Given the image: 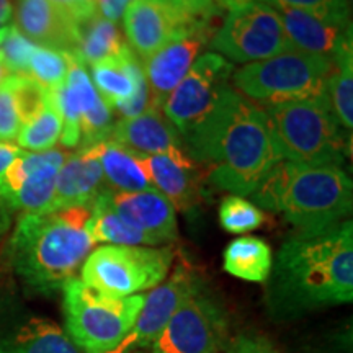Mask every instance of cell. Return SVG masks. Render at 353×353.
I'll return each mask as SVG.
<instances>
[{"label":"cell","mask_w":353,"mask_h":353,"mask_svg":"<svg viewBox=\"0 0 353 353\" xmlns=\"http://www.w3.org/2000/svg\"><path fill=\"white\" fill-rule=\"evenodd\" d=\"M169 2L200 20H211L216 15L214 0H169Z\"/></svg>","instance_id":"40"},{"label":"cell","mask_w":353,"mask_h":353,"mask_svg":"<svg viewBox=\"0 0 353 353\" xmlns=\"http://www.w3.org/2000/svg\"><path fill=\"white\" fill-rule=\"evenodd\" d=\"M216 54L234 63L252 64L293 50L280 13L259 2L229 7L224 23L211 39Z\"/></svg>","instance_id":"9"},{"label":"cell","mask_w":353,"mask_h":353,"mask_svg":"<svg viewBox=\"0 0 353 353\" xmlns=\"http://www.w3.org/2000/svg\"><path fill=\"white\" fill-rule=\"evenodd\" d=\"M52 2L63 7L65 12H69L79 25L85 23L92 17L99 15L97 0H52Z\"/></svg>","instance_id":"39"},{"label":"cell","mask_w":353,"mask_h":353,"mask_svg":"<svg viewBox=\"0 0 353 353\" xmlns=\"http://www.w3.org/2000/svg\"><path fill=\"white\" fill-rule=\"evenodd\" d=\"M21 130V118L13 92V77L7 76L0 82V143L17 139Z\"/></svg>","instance_id":"37"},{"label":"cell","mask_w":353,"mask_h":353,"mask_svg":"<svg viewBox=\"0 0 353 353\" xmlns=\"http://www.w3.org/2000/svg\"><path fill=\"white\" fill-rule=\"evenodd\" d=\"M0 353H81L65 330L46 317L26 319L0 330Z\"/></svg>","instance_id":"23"},{"label":"cell","mask_w":353,"mask_h":353,"mask_svg":"<svg viewBox=\"0 0 353 353\" xmlns=\"http://www.w3.org/2000/svg\"><path fill=\"white\" fill-rule=\"evenodd\" d=\"M21 149L10 143H0V174L12 164V161L19 156Z\"/></svg>","instance_id":"42"},{"label":"cell","mask_w":353,"mask_h":353,"mask_svg":"<svg viewBox=\"0 0 353 353\" xmlns=\"http://www.w3.org/2000/svg\"><path fill=\"white\" fill-rule=\"evenodd\" d=\"M12 224V211L0 201V239L6 236Z\"/></svg>","instance_id":"43"},{"label":"cell","mask_w":353,"mask_h":353,"mask_svg":"<svg viewBox=\"0 0 353 353\" xmlns=\"http://www.w3.org/2000/svg\"><path fill=\"white\" fill-rule=\"evenodd\" d=\"M228 341L226 312L200 285L180 303L149 348L151 353H219Z\"/></svg>","instance_id":"10"},{"label":"cell","mask_w":353,"mask_h":353,"mask_svg":"<svg viewBox=\"0 0 353 353\" xmlns=\"http://www.w3.org/2000/svg\"><path fill=\"white\" fill-rule=\"evenodd\" d=\"M249 196L265 210L283 213L298 231H312L352 213L353 183L342 167L280 161Z\"/></svg>","instance_id":"4"},{"label":"cell","mask_w":353,"mask_h":353,"mask_svg":"<svg viewBox=\"0 0 353 353\" xmlns=\"http://www.w3.org/2000/svg\"><path fill=\"white\" fill-rule=\"evenodd\" d=\"M90 68L92 79L99 87L100 97L110 108L131 99L139 83L145 79L138 56L128 44L120 54L100 61Z\"/></svg>","instance_id":"24"},{"label":"cell","mask_w":353,"mask_h":353,"mask_svg":"<svg viewBox=\"0 0 353 353\" xmlns=\"http://www.w3.org/2000/svg\"><path fill=\"white\" fill-rule=\"evenodd\" d=\"M61 132H63V118L57 112L50 92L48 103L37 117L21 126L17 141H19V148L25 151L43 152L54 148L57 141L61 139Z\"/></svg>","instance_id":"30"},{"label":"cell","mask_w":353,"mask_h":353,"mask_svg":"<svg viewBox=\"0 0 353 353\" xmlns=\"http://www.w3.org/2000/svg\"><path fill=\"white\" fill-rule=\"evenodd\" d=\"M70 56L69 52L37 46L28 61V76L48 90H54L68 77Z\"/></svg>","instance_id":"31"},{"label":"cell","mask_w":353,"mask_h":353,"mask_svg":"<svg viewBox=\"0 0 353 353\" xmlns=\"http://www.w3.org/2000/svg\"><path fill=\"white\" fill-rule=\"evenodd\" d=\"M88 216L90 208L83 206L21 214L6 257L26 288L50 296L76 278L95 245L87 232Z\"/></svg>","instance_id":"3"},{"label":"cell","mask_w":353,"mask_h":353,"mask_svg":"<svg viewBox=\"0 0 353 353\" xmlns=\"http://www.w3.org/2000/svg\"><path fill=\"white\" fill-rule=\"evenodd\" d=\"M223 265L229 275L252 283H263L272 272V249L260 237H239L226 247Z\"/></svg>","instance_id":"27"},{"label":"cell","mask_w":353,"mask_h":353,"mask_svg":"<svg viewBox=\"0 0 353 353\" xmlns=\"http://www.w3.org/2000/svg\"><path fill=\"white\" fill-rule=\"evenodd\" d=\"M13 17V7L10 0H0V28L8 25Z\"/></svg>","instance_id":"44"},{"label":"cell","mask_w":353,"mask_h":353,"mask_svg":"<svg viewBox=\"0 0 353 353\" xmlns=\"http://www.w3.org/2000/svg\"><path fill=\"white\" fill-rule=\"evenodd\" d=\"M332 69L334 63L327 57L290 50L236 70L234 90L263 108L288 101L319 99L327 97Z\"/></svg>","instance_id":"7"},{"label":"cell","mask_w":353,"mask_h":353,"mask_svg":"<svg viewBox=\"0 0 353 353\" xmlns=\"http://www.w3.org/2000/svg\"><path fill=\"white\" fill-rule=\"evenodd\" d=\"M51 92L57 112L63 118L61 143L64 148L74 149L81 145V120L100 99L94 83L88 77L85 65H82L74 56H70L69 72L65 81Z\"/></svg>","instance_id":"22"},{"label":"cell","mask_w":353,"mask_h":353,"mask_svg":"<svg viewBox=\"0 0 353 353\" xmlns=\"http://www.w3.org/2000/svg\"><path fill=\"white\" fill-rule=\"evenodd\" d=\"M87 232L94 244L100 242V244L108 245H159L151 236L132 228L120 218V214L110 205L108 187L92 203Z\"/></svg>","instance_id":"25"},{"label":"cell","mask_w":353,"mask_h":353,"mask_svg":"<svg viewBox=\"0 0 353 353\" xmlns=\"http://www.w3.org/2000/svg\"><path fill=\"white\" fill-rule=\"evenodd\" d=\"M7 76H8V72H7L6 65H3V61H2V57H0V82H2L3 79H6Z\"/></svg>","instance_id":"45"},{"label":"cell","mask_w":353,"mask_h":353,"mask_svg":"<svg viewBox=\"0 0 353 353\" xmlns=\"http://www.w3.org/2000/svg\"><path fill=\"white\" fill-rule=\"evenodd\" d=\"M190 157L210 165V180L237 196L250 195L278 162L262 107L226 87L205 117L183 136Z\"/></svg>","instance_id":"1"},{"label":"cell","mask_w":353,"mask_h":353,"mask_svg":"<svg viewBox=\"0 0 353 353\" xmlns=\"http://www.w3.org/2000/svg\"><path fill=\"white\" fill-rule=\"evenodd\" d=\"M219 353H281L268 339L257 334H237Z\"/></svg>","instance_id":"38"},{"label":"cell","mask_w":353,"mask_h":353,"mask_svg":"<svg viewBox=\"0 0 353 353\" xmlns=\"http://www.w3.org/2000/svg\"><path fill=\"white\" fill-rule=\"evenodd\" d=\"M113 112L105 103L103 99L97 100V103L83 114L81 120V145L79 149H90L97 144L110 141L113 130Z\"/></svg>","instance_id":"34"},{"label":"cell","mask_w":353,"mask_h":353,"mask_svg":"<svg viewBox=\"0 0 353 353\" xmlns=\"http://www.w3.org/2000/svg\"><path fill=\"white\" fill-rule=\"evenodd\" d=\"M8 28H10V26H3V28H0V46H2V41H3V39H6V37H7Z\"/></svg>","instance_id":"46"},{"label":"cell","mask_w":353,"mask_h":353,"mask_svg":"<svg viewBox=\"0 0 353 353\" xmlns=\"http://www.w3.org/2000/svg\"><path fill=\"white\" fill-rule=\"evenodd\" d=\"M281 159L298 165H337L350 145L327 97L263 108Z\"/></svg>","instance_id":"5"},{"label":"cell","mask_w":353,"mask_h":353,"mask_svg":"<svg viewBox=\"0 0 353 353\" xmlns=\"http://www.w3.org/2000/svg\"><path fill=\"white\" fill-rule=\"evenodd\" d=\"M267 299L281 317L352 303V221L296 231L286 239L272 265Z\"/></svg>","instance_id":"2"},{"label":"cell","mask_w":353,"mask_h":353,"mask_svg":"<svg viewBox=\"0 0 353 353\" xmlns=\"http://www.w3.org/2000/svg\"><path fill=\"white\" fill-rule=\"evenodd\" d=\"M200 285V278L187 263L182 262L176 265L169 278L152 288L151 293L145 294L134 325L125 335V339L108 353H134L141 348L151 347L180 303Z\"/></svg>","instance_id":"14"},{"label":"cell","mask_w":353,"mask_h":353,"mask_svg":"<svg viewBox=\"0 0 353 353\" xmlns=\"http://www.w3.org/2000/svg\"><path fill=\"white\" fill-rule=\"evenodd\" d=\"M108 198L112 208L123 221L151 236L157 244H169L176 239L175 208L157 188L134 193L108 188Z\"/></svg>","instance_id":"18"},{"label":"cell","mask_w":353,"mask_h":353,"mask_svg":"<svg viewBox=\"0 0 353 353\" xmlns=\"http://www.w3.org/2000/svg\"><path fill=\"white\" fill-rule=\"evenodd\" d=\"M208 21L188 15L169 0H132L123 17L128 46L143 59Z\"/></svg>","instance_id":"13"},{"label":"cell","mask_w":353,"mask_h":353,"mask_svg":"<svg viewBox=\"0 0 353 353\" xmlns=\"http://www.w3.org/2000/svg\"><path fill=\"white\" fill-rule=\"evenodd\" d=\"M65 334L82 353H108L134 325L144 293L126 298L101 294L72 278L63 286Z\"/></svg>","instance_id":"6"},{"label":"cell","mask_w":353,"mask_h":353,"mask_svg":"<svg viewBox=\"0 0 353 353\" xmlns=\"http://www.w3.org/2000/svg\"><path fill=\"white\" fill-rule=\"evenodd\" d=\"M219 3H221V6H224V7H231V6H234V3H236V0H219Z\"/></svg>","instance_id":"47"},{"label":"cell","mask_w":353,"mask_h":353,"mask_svg":"<svg viewBox=\"0 0 353 353\" xmlns=\"http://www.w3.org/2000/svg\"><path fill=\"white\" fill-rule=\"evenodd\" d=\"M69 154L63 149L30 152L21 149L0 174V201L10 211L46 213L57 174Z\"/></svg>","instance_id":"11"},{"label":"cell","mask_w":353,"mask_h":353,"mask_svg":"<svg viewBox=\"0 0 353 353\" xmlns=\"http://www.w3.org/2000/svg\"><path fill=\"white\" fill-rule=\"evenodd\" d=\"M110 141L134 156H156L183 149L180 132L156 107L134 118H120L113 125Z\"/></svg>","instance_id":"20"},{"label":"cell","mask_w":353,"mask_h":353,"mask_svg":"<svg viewBox=\"0 0 353 353\" xmlns=\"http://www.w3.org/2000/svg\"><path fill=\"white\" fill-rule=\"evenodd\" d=\"M13 77V92H15L17 105L21 118V126L28 123L32 118L44 108L50 100V90L44 88L30 76H12Z\"/></svg>","instance_id":"36"},{"label":"cell","mask_w":353,"mask_h":353,"mask_svg":"<svg viewBox=\"0 0 353 353\" xmlns=\"http://www.w3.org/2000/svg\"><path fill=\"white\" fill-rule=\"evenodd\" d=\"M103 180V172L94 148L79 149L77 152L69 154L57 174L54 193L46 213L76 206L90 208L97 196L107 188Z\"/></svg>","instance_id":"19"},{"label":"cell","mask_w":353,"mask_h":353,"mask_svg":"<svg viewBox=\"0 0 353 353\" xmlns=\"http://www.w3.org/2000/svg\"><path fill=\"white\" fill-rule=\"evenodd\" d=\"M211 33L213 32H211L208 21V23H203L192 32L182 34L174 41L167 43L152 56L145 57L143 70L149 94H151L152 107L162 110L167 97L187 76L203 46L208 43Z\"/></svg>","instance_id":"15"},{"label":"cell","mask_w":353,"mask_h":353,"mask_svg":"<svg viewBox=\"0 0 353 353\" xmlns=\"http://www.w3.org/2000/svg\"><path fill=\"white\" fill-rule=\"evenodd\" d=\"M327 99L343 130L353 128V43H347L332 59Z\"/></svg>","instance_id":"29"},{"label":"cell","mask_w":353,"mask_h":353,"mask_svg":"<svg viewBox=\"0 0 353 353\" xmlns=\"http://www.w3.org/2000/svg\"><path fill=\"white\" fill-rule=\"evenodd\" d=\"M132 0H97V10L101 19L117 23Z\"/></svg>","instance_id":"41"},{"label":"cell","mask_w":353,"mask_h":353,"mask_svg":"<svg viewBox=\"0 0 353 353\" xmlns=\"http://www.w3.org/2000/svg\"><path fill=\"white\" fill-rule=\"evenodd\" d=\"M95 156L99 157L103 179L107 180V187L113 192L134 193L152 188L151 182L145 176L139 159L134 154L126 151L121 145L105 141L94 145Z\"/></svg>","instance_id":"26"},{"label":"cell","mask_w":353,"mask_h":353,"mask_svg":"<svg viewBox=\"0 0 353 353\" xmlns=\"http://www.w3.org/2000/svg\"><path fill=\"white\" fill-rule=\"evenodd\" d=\"M125 46L126 44L117 23L95 15L81 25L77 50L72 56L82 65H94L100 61L120 54Z\"/></svg>","instance_id":"28"},{"label":"cell","mask_w":353,"mask_h":353,"mask_svg":"<svg viewBox=\"0 0 353 353\" xmlns=\"http://www.w3.org/2000/svg\"><path fill=\"white\" fill-rule=\"evenodd\" d=\"M15 28L37 44L74 54L81 25L52 0H20Z\"/></svg>","instance_id":"16"},{"label":"cell","mask_w":353,"mask_h":353,"mask_svg":"<svg viewBox=\"0 0 353 353\" xmlns=\"http://www.w3.org/2000/svg\"><path fill=\"white\" fill-rule=\"evenodd\" d=\"M283 21L286 37L293 50L332 61L343 44L350 43V21L324 20L294 8H275Z\"/></svg>","instance_id":"21"},{"label":"cell","mask_w":353,"mask_h":353,"mask_svg":"<svg viewBox=\"0 0 353 353\" xmlns=\"http://www.w3.org/2000/svg\"><path fill=\"white\" fill-rule=\"evenodd\" d=\"M265 214L254 203L242 196L229 195L219 205V223L224 231L231 234H247L265 223Z\"/></svg>","instance_id":"32"},{"label":"cell","mask_w":353,"mask_h":353,"mask_svg":"<svg viewBox=\"0 0 353 353\" xmlns=\"http://www.w3.org/2000/svg\"><path fill=\"white\" fill-rule=\"evenodd\" d=\"M151 185L180 211L193 210L200 201V175L193 159L185 149L156 154V156H136Z\"/></svg>","instance_id":"17"},{"label":"cell","mask_w":353,"mask_h":353,"mask_svg":"<svg viewBox=\"0 0 353 353\" xmlns=\"http://www.w3.org/2000/svg\"><path fill=\"white\" fill-rule=\"evenodd\" d=\"M37 44L23 37L15 26L8 28L6 39L0 46V57L8 76H28V61Z\"/></svg>","instance_id":"35"},{"label":"cell","mask_w":353,"mask_h":353,"mask_svg":"<svg viewBox=\"0 0 353 353\" xmlns=\"http://www.w3.org/2000/svg\"><path fill=\"white\" fill-rule=\"evenodd\" d=\"M234 65L216 52H206L193 63L179 85L162 105L164 117L180 136L187 134L213 107L221 92L229 87Z\"/></svg>","instance_id":"12"},{"label":"cell","mask_w":353,"mask_h":353,"mask_svg":"<svg viewBox=\"0 0 353 353\" xmlns=\"http://www.w3.org/2000/svg\"><path fill=\"white\" fill-rule=\"evenodd\" d=\"M175 250L167 247L108 245L92 250L81 267V281L114 298L156 288L169 275Z\"/></svg>","instance_id":"8"},{"label":"cell","mask_w":353,"mask_h":353,"mask_svg":"<svg viewBox=\"0 0 353 353\" xmlns=\"http://www.w3.org/2000/svg\"><path fill=\"white\" fill-rule=\"evenodd\" d=\"M241 2H259L273 8H294L324 20L350 21L348 0H236V3Z\"/></svg>","instance_id":"33"}]
</instances>
